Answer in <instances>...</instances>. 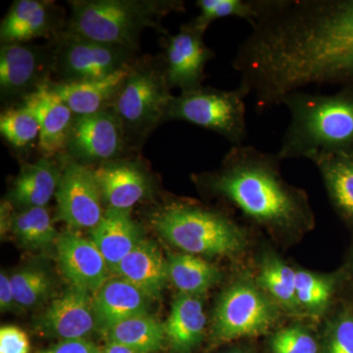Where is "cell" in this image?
Segmentation results:
<instances>
[{
    "instance_id": "cell-1",
    "label": "cell",
    "mask_w": 353,
    "mask_h": 353,
    "mask_svg": "<svg viewBox=\"0 0 353 353\" xmlns=\"http://www.w3.org/2000/svg\"><path fill=\"white\" fill-rule=\"evenodd\" d=\"M278 153L232 146L217 171L202 176L212 194L272 231H296L311 223L305 194L281 175Z\"/></svg>"
},
{
    "instance_id": "cell-2",
    "label": "cell",
    "mask_w": 353,
    "mask_h": 353,
    "mask_svg": "<svg viewBox=\"0 0 353 353\" xmlns=\"http://www.w3.org/2000/svg\"><path fill=\"white\" fill-rule=\"evenodd\" d=\"M290 113L279 157L308 158L313 153L353 152V88L333 94L297 90L282 101Z\"/></svg>"
},
{
    "instance_id": "cell-3",
    "label": "cell",
    "mask_w": 353,
    "mask_h": 353,
    "mask_svg": "<svg viewBox=\"0 0 353 353\" xmlns=\"http://www.w3.org/2000/svg\"><path fill=\"white\" fill-rule=\"evenodd\" d=\"M65 32L108 46L138 51L145 29L164 32L161 21L185 10L179 0H72Z\"/></svg>"
},
{
    "instance_id": "cell-4",
    "label": "cell",
    "mask_w": 353,
    "mask_h": 353,
    "mask_svg": "<svg viewBox=\"0 0 353 353\" xmlns=\"http://www.w3.org/2000/svg\"><path fill=\"white\" fill-rule=\"evenodd\" d=\"M160 236L185 253L232 255L245 248L243 228L219 211L185 201H173L154 213Z\"/></svg>"
},
{
    "instance_id": "cell-5",
    "label": "cell",
    "mask_w": 353,
    "mask_h": 353,
    "mask_svg": "<svg viewBox=\"0 0 353 353\" xmlns=\"http://www.w3.org/2000/svg\"><path fill=\"white\" fill-rule=\"evenodd\" d=\"M306 46L321 85L353 88V0H319L309 17Z\"/></svg>"
},
{
    "instance_id": "cell-6",
    "label": "cell",
    "mask_w": 353,
    "mask_h": 353,
    "mask_svg": "<svg viewBox=\"0 0 353 353\" xmlns=\"http://www.w3.org/2000/svg\"><path fill=\"white\" fill-rule=\"evenodd\" d=\"M174 95L161 58H137L110 109L119 119L130 146L145 141L168 121Z\"/></svg>"
},
{
    "instance_id": "cell-7",
    "label": "cell",
    "mask_w": 353,
    "mask_h": 353,
    "mask_svg": "<svg viewBox=\"0 0 353 353\" xmlns=\"http://www.w3.org/2000/svg\"><path fill=\"white\" fill-rule=\"evenodd\" d=\"M245 88L201 87L182 92L172 101L169 120H182L219 134L233 146L246 139Z\"/></svg>"
},
{
    "instance_id": "cell-8",
    "label": "cell",
    "mask_w": 353,
    "mask_h": 353,
    "mask_svg": "<svg viewBox=\"0 0 353 353\" xmlns=\"http://www.w3.org/2000/svg\"><path fill=\"white\" fill-rule=\"evenodd\" d=\"M54 44L55 82L101 80L130 66L138 51L108 46L63 32Z\"/></svg>"
},
{
    "instance_id": "cell-9",
    "label": "cell",
    "mask_w": 353,
    "mask_h": 353,
    "mask_svg": "<svg viewBox=\"0 0 353 353\" xmlns=\"http://www.w3.org/2000/svg\"><path fill=\"white\" fill-rule=\"evenodd\" d=\"M273 301L250 283L231 285L216 306L213 336L227 341L267 333L278 318Z\"/></svg>"
},
{
    "instance_id": "cell-10",
    "label": "cell",
    "mask_w": 353,
    "mask_h": 353,
    "mask_svg": "<svg viewBox=\"0 0 353 353\" xmlns=\"http://www.w3.org/2000/svg\"><path fill=\"white\" fill-rule=\"evenodd\" d=\"M54 64L53 41L46 46L29 43L2 44L0 92L4 101H22L50 82Z\"/></svg>"
},
{
    "instance_id": "cell-11",
    "label": "cell",
    "mask_w": 353,
    "mask_h": 353,
    "mask_svg": "<svg viewBox=\"0 0 353 353\" xmlns=\"http://www.w3.org/2000/svg\"><path fill=\"white\" fill-rule=\"evenodd\" d=\"M130 148L124 129L110 108L92 115L75 116L66 152L83 165L120 159Z\"/></svg>"
},
{
    "instance_id": "cell-12",
    "label": "cell",
    "mask_w": 353,
    "mask_h": 353,
    "mask_svg": "<svg viewBox=\"0 0 353 353\" xmlns=\"http://www.w3.org/2000/svg\"><path fill=\"white\" fill-rule=\"evenodd\" d=\"M55 197L58 219L72 229L92 230L104 214L94 170L72 158L62 170Z\"/></svg>"
},
{
    "instance_id": "cell-13",
    "label": "cell",
    "mask_w": 353,
    "mask_h": 353,
    "mask_svg": "<svg viewBox=\"0 0 353 353\" xmlns=\"http://www.w3.org/2000/svg\"><path fill=\"white\" fill-rule=\"evenodd\" d=\"M203 36L190 22L176 34L167 36L162 60L171 90L179 88L187 92L201 87L206 65L215 57L214 51L204 43Z\"/></svg>"
},
{
    "instance_id": "cell-14",
    "label": "cell",
    "mask_w": 353,
    "mask_h": 353,
    "mask_svg": "<svg viewBox=\"0 0 353 353\" xmlns=\"http://www.w3.org/2000/svg\"><path fill=\"white\" fill-rule=\"evenodd\" d=\"M61 6L46 0L14 1L0 26L2 44L30 43L32 39L53 41L67 27Z\"/></svg>"
},
{
    "instance_id": "cell-15",
    "label": "cell",
    "mask_w": 353,
    "mask_h": 353,
    "mask_svg": "<svg viewBox=\"0 0 353 353\" xmlns=\"http://www.w3.org/2000/svg\"><path fill=\"white\" fill-rule=\"evenodd\" d=\"M58 263L71 287L97 292L109 279L108 263L90 239L65 232L57 241Z\"/></svg>"
},
{
    "instance_id": "cell-16",
    "label": "cell",
    "mask_w": 353,
    "mask_h": 353,
    "mask_svg": "<svg viewBox=\"0 0 353 353\" xmlns=\"http://www.w3.org/2000/svg\"><path fill=\"white\" fill-rule=\"evenodd\" d=\"M37 328L44 336L61 341L85 339L97 329L90 292L70 288L39 316Z\"/></svg>"
},
{
    "instance_id": "cell-17",
    "label": "cell",
    "mask_w": 353,
    "mask_h": 353,
    "mask_svg": "<svg viewBox=\"0 0 353 353\" xmlns=\"http://www.w3.org/2000/svg\"><path fill=\"white\" fill-rule=\"evenodd\" d=\"M94 172L102 202L108 208L130 210L152 192L150 176L138 162L113 160Z\"/></svg>"
},
{
    "instance_id": "cell-18",
    "label": "cell",
    "mask_w": 353,
    "mask_h": 353,
    "mask_svg": "<svg viewBox=\"0 0 353 353\" xmlns=\"http://www.w3.org/2000/svg\"><path fill=\"white\" fill-rule=\"evenodd\" d=\"M39 125V148L43 157L66 152L75 115L46 85L20 102Z\"/></svg>"
},
{
    "instance_id": "cell-19",
    "label": "cell",
    "mask_w": 353,
    "mask_h": 353,
    "mask_svg": "<svg viewBox=\"0 0 353 353\" xmlns=\"http://www.w3.org/2000/svg\"><path fill=\"white\" fill-rule=\"evenodd\" d=\"M150 297L124 279H108L92 296L97 330L105 334L118 323L148 314Z\"/></svg>"
},
{
    "instance_id": "cell-20",
    "label": "cell",
    "mask_w": 353,
    "mask_h": 353,
    "mask_svg": "<svg viewBox=\"0 0 353 353\" xmlns=\"http://www.w3.org/2000/svg\"><path fill=\"white\" fill-rule=\"evenodd\" d=\"M150 299H158L169 279L168 261L157 243L141 240L114 272Z\"/></svg>"
},
{
    "instance_id": "cell-21",
    "label": "cell",
    "mask_w": 353,
    "mask_h": 353,
    "mask_svg": "<svg viewBox=\"0 0 353 353\" xmlns=\"http://www.w3.org/2000/svg\"><path fill=\"white\" fill-rule=\"evenodd\" d=\"M131 65L101 80L75 83L50 81L46 87L71 109L74 115H92L110 108Z\"/></svg>"
},
{
    "instance_id": "cell-22",
    "label": "cell",
    "mask_w": 353,
    "mask_h": 353,
    "mask_svg": "<svg viewBox=\"0 0 353 353\" xmlns=\"http://www.w3.org/2000/svg\"><path fill=\"white\" fill-rule=\"evenodd\" d=\"M90 239L99 248L111 273L143 240L130 210L110 208L104 211L101 222L90 230Z\"/></svg>"
},
{
    "instance_id": "cell-23",
    "label": "cell",
    "mask_w": 353,
    "mask_h": 353,
    "mask_svg": "<svg viewBox=\"0 0 353 353\" xmlns=\"http://www.w3.org/2000/svg\"><path fill=\"white\" fill-rule=\"evenodd\" d=\"M308 159L321 173L334 208L353 224V152H319Z\"/></svg>"
},
{
    "instance_id": "cell-24",
    "label": "cell",
    "mask_w": 353,
    "mask_h": 353,
    "mask_svg": "<svg viewBox=\"0 0 353 353\" xmlns=\"http://www.w3.org/2000/svg\"><path fill=\"white\" fill-rule=\"evenodd\" d=\"M206 316L199 296L180 294L164 324L166 339L176 353H190L201 343Z\"/></svg>"
},
{
    "instance_id": "cell-25",
    "label": "cell",
    "mask_w": 353,
    "mask_h": 353,
    "mask_svg": "<svg viewBox=\"0 0 353 353\" xmlns=\"http://www.w3.org/2000/svg\"><path fill=\"white\" fill-rule=\"evenodd\" d=\"M61 174L62 170L48 157L26 165L13 183L11 201L25 209L46 208L57 192Z\"/></svg>"
},
{
    "instance_id": "cell-26",
    "label": "cell",
    "mask_w": 353,
    "mask_h": 353,
    "mask_svg": "<svg viewBox=\"0 0 353 353\" xmlns=\"http://www.w3.org/2000/svg\"><path fill=\"white\" fill-rule=\"evenodd\" d=\"M167 261L169 279L181 294L199 296L219 282V270L197 255L176 253Z\"/></svg>"
},
{
    "instance_id": "cell-27",
    "label": "cell",
    "mask_w": 353,
    "mask_h": 353,
    "mask_svg": "<svg viewBox=\"0 0 353 353\" xmlns=\"http://www.w3.org/2000/svg\"><path fill=\"white\" fill-rule=\"evenodd\" d=\"M108 343L126 345L143 353L159 352L166 340L164 324L148 314L134 316L105 333Z\"/></svg>"
},
{
    "instance_id": "cell-28",
    "label": "cell",
    "mask_w": 353,
    "mask_h": 353,
    "mask_svg": "<svg viewBox=\"0 0 353 353\" xmlns=\"http://www.w3.org/2000/svg\"><path fill=\"white\" fill-rule=\"evenodd\" d=\"M296 271L276 257H268L260 270L259 284L262 290L287 310L299 313L296 299Z\"/></svg>"
},
{
    "instance_id": "cell-29",
    "label": "cell",
    "mask_w": 353,
    "mask_h": 353,
    "mask_svg": "<svg viewBox=\"0 0 353 353\" xmlns=\"http://www.w3.org/2000/svg\"><path fill=\"white\" fill-rule=\"evenodd\" d=\"M11 229L21 245L31 250L46 248L57 241V230L46 208H32L14 216Z\"/></svg>"
},
{
    "instance_id": "cell-30",
    "label": "cell",
    "mask_w": 353,
    "mask_h": 353,
    "mask_svg": "<svg viewBox=\"0 0 353 353\" xmlns=\"http://www.w3.org/2000/svg\"><path fill=\"white\" fill-rule=\"evenodd\" d=\"M196 6L201 12L190 23L204 34L215 20L238 17L252 25L259 16V0H199Z\"/></svg>"
},
{
    "instance_id": "cell-31",
    "label": "cell",
    "mask_w": 353,
    "mask_h": 353,
    "mask_svg": "<svg viewBox=\"0 0 353 353\" xmlns=\"http://www.w3.org/2000/svg\"><path fill=\"white\" fill-rule=\"evenodd\" d=\"M15 303L18 306L32 308L50 296L53 281L46 271L28 268L14 273L10 277Z\"/></svg>"
},
{
    "instance_id": "cell-32",
    "label": "cell",
    "mask_w": 353,
    "mask_h": 353,
    "mask_svg": "<svg viewBox=\"0 0 353 353\" xmlns=\"http://www.w3.org/2000/svg\"><path fill=\"white\" fill-rule=\"evenodd\" d=\"M0 132L16 148L34 145L39 139L38 120L24 106L7 109L0 116Z\"/></svg>"
},
{
    "instance_id": "cell-33",
    "label": "cell",
    "mask_w": 353,
    "mask_h": 353,
    "mask_svg": "<svg viewBox=\"0 0 353 353\" xmlns=\"http://www.w3.org/2000/svg\"><path fill=\"white\" fill-rule=\"evenodd\" d=\"M334 281L307 271H296V292L301 310L322 312L333 296Z\"/></svg>"
},
{
    "instance_id": "cell-34",
    "label": "cell",
    "mask_w": 353,
    "mask_h": 353,
    "mask_svg": "<svg viewBox=\"0 0 353 353\" xmlns=\"http://www.w3.org/2000/svg\"><path fill=\"white\" fill-rule=\"evenodd\" d=\"M274 353H317L313 336L303 329L288 328L278 332L272 340Z\"/></svg>"
},
{
    "instance_id": "cell-35",
    "label": "cell",
    "mask_w": 353,
    "mask_h": 353,
    "mask_svg": "<svg viewBox=\"0 0 353 353\" xmlns=\"http://www.w3.org/2000/svg\"><path fill=\"white\" fill-rule=\"evenodd\" d=\"M328 353H353V312L345 311L330 329Z\"/></svg>"
},
{
    "instance_id": "cell-36",
    "label": "cell",
    "mask_w": 353,
    "mask_h": 353,
    "mask_svg": "<svg viewBox=\"0 0 353 353\" xmlns=\"http://www.w3.org/2000/svg\"><path fill=\"white\" fill-rule=\"evenodd\" d=\"M31 345L23 330L16 326L0 329V353H30Z\"/></svg>"
},
{
    "instance_id": "cell-37",
    "label": "cell",
    "mask_w": 353,
    "mask_h": 353,
    "mask_svg": "<svg viewBox=\"0 0 353 353\" xmlns=\"http://www.w3.org/2000/svg\"><path fill=\"white\" fill-rule=\"evenodd\" d=\"M39 353H101V350L87 339H75L60 341Z\"/></svg>"
},
{
    "instance_id": "cell-38",
    "label": "cell",
    "mask_w": 353,
    "mask_h": 353,
    "mask_svg": "<svg viewBox=\"0 0 353 353\" xmlns=\"http://www.w3.org/2000/svg\"><path fill=\"white\" fill-rule=\"evenodd\" d=\"M17 305L14 299L12 285H11L10 277L6 275L4 272L0 274V309L2 312L13 310Z\"/></svg>"
},
{
    "instance_id": "cell-39",
    "label": "cell",
    "mask_w": 353,
    "mask_h": 353,
    "mask_svg": "<svg viewBox=\"0 0 353 353\" xmlns=\"http://www.w3.org/2000/svg\"><path fill=\"white\" fill-rule=\"evenodd\" d=\"M101 353H143L138 352V350H134L126 345H119V343H108L101 350Z\"/></svg>"
},
{
    "instance_id": "cell-40",
    "label": "cell",
    "mask_w": 353,
    "mask_h": 353,
    "mask_svg": "<svg viewBox=\"0 0 353 353\" xmlns=\"http://www.w3.org/2000/svg\"><path fill=\"white\" fill-rule=\"evenodd\" d=\"M227 353H243V352H227Z\"/></svg>"
}]
</instances>
